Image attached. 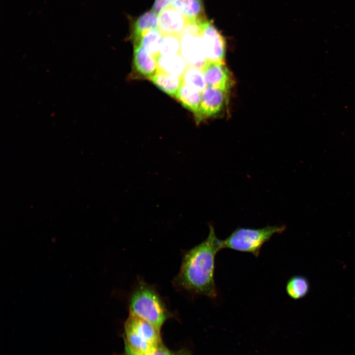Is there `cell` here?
<instances>
[{"mask_svg":"<svg viewBox=\"0 0 355 355\" xmlns=\"http://www.w3.org/2000/svg\"><path fill=\"white\" fill-rule=\"evenodd\" d=\"M310 285L308 279L302 276L291 277L286 283L285 290L292 299L297 300L305 297L309 292Z\"/></svg>","mask_w":355,"mask_h":355,"instance_id":"17","label":"cell"},{"mask_svg":"<svg viewBox=\"0 0 355 355\" xmlns=\"http://www.w3.org/2000/svg\"><path fill=\"white\" fill-rule=\"evenodd\" d=\"M130 314L142 319L160 331L169 312L164 300L153 285L138 281L129 298Z\"/></svg>","mask_w":355,"mask_h":355,"instance_id":"2","label":"cell"},{"mask_svg":"<svg viewBox=\"0 0 355 355\" xmlns=\"http://www.w3.org/2000/svg\"><path fill=\"white\" fill-rule=\"evenodd\" d=\"M134 65L140 74L149 79L158 71L156 57L138 44L134 45Z\"/></svg>","mask_w":355,"mask_h":355,"instance_id":"9","label":"cell"},{"mask_svg":"<svg viewBox=\"0 0 355 355\" xmlns=\"http://www.w3.org/2000/svg\"><path fill=\"white\" fill-rule=\"evenodd\" d=\"M125 325L128 326L149 343L159 347L160 331L147 321L130 314Z\"/></svg>","mask_w":355,"mask_h":355,"instance_id":"11","label":"cell"},{"mask_svg":"<svg viewBox=\"0 0 355 355\" xmlns=\"http://www.w3.org/2000/svg\"><path fill=\"white\" fill-rule=\"evenodd\" d=\"M228 92L207 86L201 93L199 109L195 116L196 123L198 124L206 119L218 115L227 103Z\"/></svg>","mask_w":355,"mask_h":355,"instance_id":"4","label":"cell"},{"mask_svg":"<svg viewBox=\"0 0 355 355\" xmlns=\"http://www.w3.org/2000/svg\"><path fill=\"white\" fill-rule=\"evenodd\" d=\"M285 229L284 225L267 226L259 229L239 227L225 239L221 240V248L250 253L258 257L263 245L269 241L273 235L280 234Z\"/></svg>","mask_w":355,"mask_h":355,"instance_id":"3","label":"cell"},{"mask_svg":"<svg viewBox=\"0 0 355 355\" xmlns=\"http://www.w3.org/2000/svg\"><path fill=\"white\" fill-rule=\"evenodd\" d=\"M126 351L128 355H151L159 347L143 339L133 329L125 325Z\"/></svg>","mask_w":355,"mask_h":355,"instance_id":"10","label":"cell"},{"mask_svg":"<svg viewBox=\"0 0 355 355\" xmlns=\"http://www.w3.org/2000/svg\"><path fill=\"white\" fill-rule=\"evenodd\" d=\"M180 36L175 35H163L161 40L159 55H173L180 53Z\"/></svg>","mask_w":355,"mask_h":355,"instance_id":"20","label":"cell"},{"mask_svg":"<svg viewBox=\"0 0 355 355\" xmlns=\"http://www.w3.org/2000/svg\"><path fill=\"white\" fill-rule=\"evenodd\" d=\"M150 80L165 93L175 97L182 84V77L157 71Z\"/></svg>","mask_w":355,"mask_h":355,"instance_id":"13","label":"cell"},{"mask_svg":"<svg viewBox=\"0 0 355 355\" xmlns=\"http://www.w3.org/2000/svg\"><path fill=\"white\" fill-rule=\"evenodd\" d=\"M181 77L183 84L197 91L202 92L207 86L201 68L188 65Z\"/></svg>","mask_w":355,"mask_h":355,"instance_id":"18","label":"cell"},{"mask_svg":"<svg viewBox=\"0 0 355 355\" xmlns=\"http://www.w3.org/2000/svg\"><path fill=\"white\" fill-rule=\"evenodd\" d=\"M156 60L158 71L178 76H182L188 66L180 53L168 56L159 55Z\"/></svg>","mask_w":355,"mask_h":355,"instance_id":"12","label":"cell"},{"mask_svg":"<svg viewBox=\"0 0 355 355\" xmlns=\"http://www.w3.org/2000/svg\"><path fill=\"white\" fill-rule=\"evenodd\" d=\"M157 27L158 16L156 12L151 10L142 14L134 23L132 37L134 43H137L142 36L146 32L158 29Z\"/></svg>","mask_w":355,"mask_h":355,"instance_id":"15","label":"cell"},{"mask_svg":"<svg viewBox=\"0 0 355 355\" xmlns=\"http://www.w3.org/2000/svg\"><path fill=\"white\" fill-rule=\"evenodd\" d=\"M151 355H175L171 352L168 349L164 347H158L157 350Z\"/></svg>","mask_w":355,"mask_h":355,"instance_id":"22","label":"cell"},{"mask_svg":"<svg viewBox=\"0 0 355 355\" xmlns=\"http://www.w3.org/2000/svg\"><path fill=\"white\" fill-rule=\"evenodd\" d=\"M187 19L178 10L170 5L158 16V29L163 35H181Z\"/></svg>","mask_w":355,"mask_h":355,"instance_id":"8","label":"cell"},{"mask_svg":"<svg viewBox=\"0 0 355 355\" xmlns=\"http://www.w3.org/2000/svg\"><path fill=\"white\" fill-rule=\"evenodd\" d=\"M200 36L207 61L224 62V39L214 25L207 19L202 22Z\"/></svg>","mask_w":355,"mask_h":355,"instance_id":"5","label":"cell"},{"mask_svg":"<svg viewBox=\"0 0 355 355\" xmlns=\"http://www.w3.org/2000/svg\"><path fill=\"white\" fill-rule=\"evenodd\" d=\"M163 36L158 29H153L143 34L135 44H140L151 54L157 57L159 55V48Z\"/></svg>","mask_w":355,"mask_h":355,"instance_id":"19","label":"cell"},{"mask_svg":"<svg viewBox=\"0 0 355 355\" xmlns=\"http://www.w3.org/2000/svg\"><path fill=\"white\" fill-rule=\"evenodd\" d=\"M176 0H155L152 9L157 14L163 9L172 5Z\"/></svg>","mask_w":355,"mask_h":355,"instance_id":"21","label":"cell"},{"mask_svg":"<svg viewBox=\"0 0 355 355\" xmlns=\"http://www.w3.org/2000/svg\"><path fill=\"white\" fill-rule=\"evenodd\" d=\"M180 53L188 65L202 68L207 60L200 34L181 35Z\"/></svg>","mask_w":355,"mask_h":355,"instance_id":"7","label":"cell"},{"mask_svg":"<svg viewBox=\"0 0 355 355\" xmlns=\"http://www.w3.org/2000/svg\"><path fill=\"white\" fill-rule=\"evenodd\" d=\"M202 69L207 86L229 92L233 81L224 62L206 61Z\"/></svg>","mask_w":355,"mask_h":355,"instance_id":"6","label":"cell"},{"mask_svg":"<svg viewBox=\"0 0 355 355\" xmlns=\"http://www.w3.org/2000/svg\"><path fill=\"white\" fill-rule=\"evenodd\" d=\"M188 20L205 19L203 0H176L171 5Z\"/></svg>","mask_w":355,"mask_h":355,"instance_id":"14","label":"cell"},{"mask_svg":"<svg viewBox=\"0 0 355 355\" xmlns=\"http://www.w3.org/2000/svg\"><path fill=\"white\" fill-rule=\"evenodd\" d=\"M201 93L182 83L175 97L184 107L194 113L195 116L199 109Z\"/></svg>","mask_w":355,"mask_h":355,"instance_id":"16","label":"cell"},{"mask_svg":"<svg viewBox=\"0 0 355 355\" xmlns=\"http://www.w3.org/2000/svg\"><path fill=\"white\" fill-rule=\"evenodd\" d=\"M221 249V240L217 238L213 226L210 225L207 238L184 253L179 272L173 280L175 287L216 298L215 257Z\"/></svg>","mask_w":355,"mask_h":355,"instance_id":"1","label":"cell"}]
</instances>
